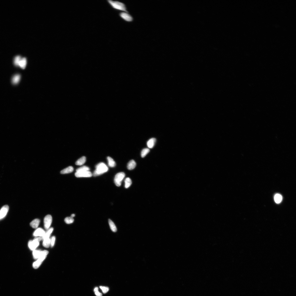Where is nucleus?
Wrapping results in <instances>:
<instances>
[{
	"instance_id": "26",
	"label": "nucleus",
	"mask_w": 296,
	"mask_h": 296,
	"mask_svg": "<svg viewBox=\"0 0 296 296\" xmlns=\"http://www.w3.org/2000/svg\"><path fill=\"white\" fill-rule=\"evenodd\" d=\"M150 150L148 148H144L142 150L141 152V156L142 158H144L149 152Z\"/></svg>"
},
{
	"instance_id": "24",
	"label": "nucleus",
	"mask_w": 296,
	"mask_h": 296,
	"mask_svg": "<svg viewBox=\"0 0 296 296\" xmlns=\"http://www.w3.org/2000/svg\"><path fill=\"white\" fill-rule=\"evenodd\" d=\"M125 187L126 188H128L130 187L132 183V180L131 179L129 178H127L125 179Z\"/></svg>"
},
{
	"instance_id": "28",
	"label": "nucleus",
	"mask_w": 296,
	"mask_h": 296,
	"mask_svg": "<svg viewBox=\"0 0 296 296\" xmlns=\"http://www.w3.org/2000/svg\"><path fill=\"white\" fill-rule=\"evenodd\" d=\"M74 221L73 218L71 217H67L65 219V222L68 224H72L74 222Z\"/></svg>"
},
{
	"instance_id": "4",
	"label": "nucleus",
	"mask_w": 296,
	"mask_h": 296,
	"mask_svg": "<svg viewBox=\"0 0 296 296\" xmlns=\"http://www.w3.org/2000/svg\"><path fill=\"white\" fill-rule=\"evenodd\" d=\"M42 240V237H36L33 240H31L28 243V247L32 251L35 250L39 244V242Z\"/></svg>"
},
{
	"instance_id": "3",
	"label": "nucleus",
	"mask_w": 296,
	"mask_h": 296,
	"mask_svg": "<svg viewBox=\"0 0 296 296\" xmlns=\"http://www.w3.org/2000/svg\"><path fill=\"white\" fill-rule=\"evenodd\" d=\"M49 252L47 250H45L42 251L41 254L39 258L36 261L33 263V267L34 269H37L41 265L42 262L47 257V255L48 254Z\"/></svg>"
},
{
	"instance_id": "25",
	"label": "nucleus",
	"mask_w": 296,
	"mask_h": 296,
	"mask_svg": "<svg viewBox=\"0 0 296 296\" xmlns=\"http://www.w3.org/2000/svg\"><path fill=\"white\" fill-rule=\"evenodd\" d=\"M90 169L88 166H84L76 169V172H81L89 171Z\"/></svg>"
},
{
	"instance_id": "13",
	"label": "nucleus",
	"mask_w": 296,
	"mask_h": 296,
	"mask_svg": "<svg viewBox=\"0 0 296 296\" xmlns=\"http://www.w3.org/2000/svg\"><path fill=\"white\" fill-rule=\"evenodd\" d=\"M27 63V61L26 58H22L19 63V66L21 68L24 69L26 67Z\"/></svg>"
},
{
	"instance_id": "2",
	"label": "nucleus",
	"mask_w": 296,
	"mask_h": 296,
	"mask_svg": "<svg viewBox=\"0 0 296 296\" xmlns=\"http://www.w3.org/2000/svg\"><path fill=\"white\" fill-rule=\"evenodd\" d=\"M108 1L113 8L128 13L125 5L123 3L118 1H113L111 0H108Z\"/></svg>"
},
{
	"instance_id": "5",
	"label": "nucleus",
	"mask_w": 296,
	"mask_h": 296,
	"mask_svg": "<svg viewBox=\"0 0 296 296\" xmlns=\"http://www.w3.org/2000/svg\"><path fill=\"white\" fill-rule=\"evenodd\" d=\"M125 175V173L122 172L117 174L114 179L115 183L117 186L120 187L121 185L122 181L124 178Z\"/></svg>"
},
{
	"instance_id": "33",
	"label": "nucleus",
	"mask_w": 296,
	"mask_h": 296,
	"mask_svg": "<svg viewBox=\"0 0 296 296\" xmlns=\"http://www.w3.org/2000/svg\"><path fill=\"white\" fill-rule=\"evenodd\" d=\"M75 214H72L71 215V217L72 218H73V217H75Z\"/></svg>"
},
{
	"instance_id": "29",
	"label": "nucleus",
	"mask_w": 296,
	"mask_h": 296,
	"mask_svg": "<svg viewBox=\"0 0 296 296\" xmlns=\"http://www.w3.org/2000/svg\"><path fill=\"white\" fill-rule=\"evenodd\" d=\"M100 288L102 290L104 294L107 293L109 290V288L108 287L100 286Z\"/></svg>"
},
{
	"instance_id": "16",
	"label": "nucleus",
	"mask_w": 296,
	"mask_h": 296,
	"mask_svg": "<svg viewBox=\"0 0 296 296\" xmlns=\"http://www.w3.org/2000/svg\"><path fill=\"white\" fill-rule=\"evenodd\" d=\"M21 79V76L19 74H17L14 76L12 79V82L14 84H17L19 82Z\"/></svg>"
},
{
	"instance_id": "6",
	"label": "nucleus",
	"mask_w": 296,
	"mask_h": 296,
	"mask_svg": "<svg viewBox=\"0 0 296 296\" xmlns=\"http://www.w3.org/2000/svg\"><path fill=\"white\" fill-rule=\"evenodd\" d=\"M52 221V217L50 215L46 216L44 218V227L46 230H48Z\"/></svg>"
},
{
	"instance_id": "9",
	"label": "nucleus",
	"mask_w": 296,
	"mask_h": 296,
	"mask_svg": "<svg viewBox=\"0 0 296 296\" xmlns=\"http://www.w3.org/2000/svg\"><path fill=\"white\" fill-rule=\"evenodd\" d=\"M120 16L122 19L127 22H131L133 20L132 16L127 12H121L120 14Z\"/></svg>"
},
{
	"instance_id": "32",
	"label": "nucleus",
	"mask_w": 296,
	"mask_h": 296,
	"mask_svg": "<svg viewBox=\"0 0 296 296\" xmlns=\"http://www.w3.org/2000/svg\"><path fill=\"white\" fill-rule=\"evenodd\" d=\"M98 289H99L98 287H96L94 289V291L95 292L98 291Z\"/></svg>"
},
{
	"instance_id": "19",
	"label": "nucleus",
	"mask_w": 296,
	"mask_h": 296,
	"mask_svg": "<svg viewBox=\"0 0 296 296\" xmlns=\"http://www.w3.org/2000/svg\"><path fill=\"white\" fill-rule=\"evenodd\" d=\"M86 157L85 156H83L79 159L76 161L75 164L76 165L81 166L84 164L86 162Z\"/></svg>"
},
{
	"instance_id": "23",
	"label": "nucleus",
	"mask_w": 296,
	"mask_h": 296,
	"mask_svg": "<svg viewBox=\"0 0 296 296\" xmlns=\"http://www.w3.org/2000/svg\"><path fill=\"white\" fill-rule=\"evenodd\" d=\"M282 199V196L281 194H276L274 197V201L277 203H279L281 202Z\"/></svg>"
},
{
	"instance_id": "10",
	"label": "nucleus",
	"mask_w": 296,
	"mask_h": 296,
	"mask_svg": "<svg viewBox=\"0 0 296 296\" xmlns=\"http://www.w3.org/2000/svg\"><path fill=\"white\" fill-rule=\"evenodd\" d=\"M45 232L41 228H39L35 230L33 233V236L35 237L40 236L42 237L45 235Z\"/></svg>"
},
{
	"instance_id": "8",
	"label": "nucleus",
	"mask_w": 296,
	"mask_h": 296,
	"mask_svg": "<svg viewBox=\"0 0 296 296\" xmlns=\"http://www.w3.org/2000/svg\"><path fill=\"white\" fill-rule=\"evenodd\" d=\"M9 207L8 205L3 206L0 210V220L2 219L6 216L8 211Z\"/></svg>"
},
{
	"instance_id": "1",
	"label": "nucleus",
	"mask_w": 296,
	"mask_h": 296,
	"mask_svg": "<svg viewBox=\"0 0 296 296\" xmlns=\"http://www.w3.org/2000/svg\"><path fill=\"white\" fill-rule=\"evenodd\" d=\"M96 169L93 173L94 176L96 177L103 174L108 170L107 166L103 163H100L95 166Z\"/></svg>"
},
{
	"instance_id": "18",
	"label": "nucleus",
	"mask_w": 296,
	"mask_h": 296,
	"mask_svg": "<svg viewBox=\"0 0 296 296\" xmlns=\"http://www.w3.org/2000/svg\"><path fill=\"white\" fill-rule=\"evenodd\" d=\"M42 251L40 250H35L33 252V258L34 259H38L41 254Z\"/></svg>"
},
{
	"instance_id": "15",
	"label": "nucleus",
	"mask_w": 296,
	"mask_h": 296,
	"mask_svg": "<svg viewBox=\"0 0 296 296\" xmlns=\"http://www.w3.org/2000/svg\"><path fill=\"white\" fill-rule=\"evenodd\" d=\"M136 164L134 160H131L128 162L127 165V169L129 170L134 169L136 167Z\"/></svg>"
},
{
	"instance_id": "27",
	"label": "nucleus",
	"mask_w": 296,
	"mask_h": 296,
	"mask_svg": "<svg viewBox=\"0 0 296 296\" xmlns=\"http://www.w3.org/2000/svg\"><path fill=\"white\" fill-rule=\"evenodd\" d=\"M22 58L19 56H16L14 58V64L16 66H19V64Z\"/></svg>"
},
{
	"instance_id": "17",
	"label": "nucleus",
	"mask_w": 296,
	"mask_h": 296,
	"mask_svg": "<svg viewBox=\"0 0 296 296\" xmlns=\"http://www.w3.org/2000/svg\"><path fill=\"white\" fill-rule=\"evenodd\" d=\"M54 229L53 228L49 229L45 233V235L43 237H42V240H43L44 239L49 238L50 236L53 231Z\"/></svg>"
},
{
	"instance_id": "12",
	"label": "nucleus",
	"mask_w": 296,
	"mask_h": 296,
	"mask_svg": "<svg viewBox=\"0 0 296 296\" xmlns=\"http://www.w3.org/2000/svg\"><path fill=\"white\" fill-rule=\"evenodd\" d=\"M40 222V221L38 219H35L33 220L30 224V226L33 228H38Z\"/></svg>"
},
{
	"instance_id": "7",
	"label": "nucleus",
	"mask_w": 296,
	"mask_h": 296,
	"mask_svg": "<svg viewBox=\"0 0 296 296\" xmlns=\"http://www.w3.org/2000/svg\"><path fill=\"white\" fill-rule=\"evenodd\" d=\"M75 176L77 178H90L93 175L92 173L89 171L81 172H76Z\"/></svg>"
},
{
	"instance_id": "20",
	"label": "nucleus",
	"mask_w": 296,
	"mask_h": 296,
	"mask_svg": "<svg viewBox=\"0 0 296 296\" xmlns=\"http://www.w3.org/2000/svg\"><path fill=\"white\" fill-rule=\"evenodd\" d=\"M108 165L111 167H114L116 166V162L112 158L108 157L107 158Z\"/></svg>"
},
{
	"instance_id": "21",
	"label": "nucleus",
	"mask_w": 296,
	"mask_h": 296,
	"mask_svg": "<svg viewBox=\"0 0 296 296\" xmlns=\"http://www.w3.org/2000/svg\"><path fill=\"white\" fill-rule=\"evenodd\" d=\"M51 244V239L49 238L44 239L43 240L42 245L44 247L48 248Z\"/></svg>"
},
{
	"instance_id": "30",
	"label": "nucleus",
	"mask_w": 296,
	"mask_h": 296,
	"mask_svg": "<svg viewBox=\"0 0 296 296\" xmlns=\"http://www.w3.org/2000/svg\"><path fill=\"white\" fill-rule=\"evenodd\" d=\"M56 240V237L54 236H53L51 239V247L54 246L55 241Z\"/></svg>"
},
{
	"instance_id": "11",
	"label": "nucleus",
	"mask_w": 296,
	"mask_h": 296,
	"mask_svg": "<svg viewBox=\"0 0 296 296\" xmlns=\"http://www.w3.org/2000/svg\"><path fill=\"white\" fill-rule=\"evenodd\" d=\"M156 141V139L155 138H152L149 140L147 143L148 148H153L155 146Z\"/></svg>"
},
{
	"instance_id": "31",
	"label": "nucleus",
	"mask_w": 296,
	"mask_h": 296,
	"mask_svg": "<svg viewBox=\"0 0 296 296\" xmlns=\"http://www.w3.org/2000/svg\"><path fill=\"white\" fill-rule=\"evenodd\" d=\"M95 294L97 296H102V294L99 291L95 292Z\"/></svg>"
},
{
	"instance_id": "22",
	"label": "nucleus",
	"mask_w": 296,
	"mask_h": 296,
	"mask_svg": "<svg viewBox=\"0 0 296 296\" xmlns=\"http://www.w3.org/2000/svg\"><path fill=\"white\" fill-rule=\"evenodd\" d=\"M108 222L110 227L112 231L114 232H116L117 230L116 226H115L114 223L110 219H109Z\"/></svg>"
},
{
	"instance_id": "14",
	"label": "nucleus",
	"mask_w": 296,
	"mask_h": 296,
	"mask_svg": "<svg viewBox=\"0 0 296 296\" xmlns=\"http://www.w3.org/2000/svg\"><path fill=\"white\" fill-rule=\"evenodd\" d=\"M74 171V168L72 166H70L62 170L61 173L62 174H66L72 172Z\"/></svg>"
}]
</instances>
